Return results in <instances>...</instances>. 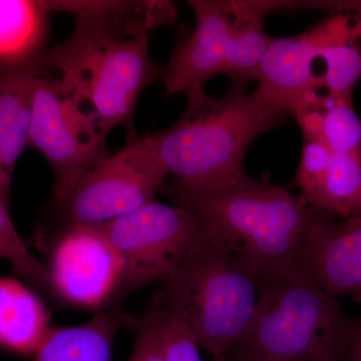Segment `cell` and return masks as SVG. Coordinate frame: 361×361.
Here are the masks:
<instances>
[{
    "label": "cell",
    "mask_w": 361,
    "mask_h": 361,
    "mask_svg": "<svg viewBox=\"0 0 361 361\" xmlns=\"http://www.w3.org/2000/svg\"><path fill=\"white\" fill-rule=\"evenodd\" d=\"M54 11L73 14L70 37L47 51V68L90 111L106 135L123 127L135 133L137 99L161 78L149 51L148 30L176 18L169 1H54Z\"/></svg>",
    "instance_id": "obj_1"
},
{
    "label": "cell",
    "mask_w": 361,
    "mask_h": 361,
    "mask_svg": "<svg viewBox=\"0 0 361 361\" xmlns=\"http://www.w3.org/2000/svg\"><path fill=\"white\" fill-rule=\"evenodd\" d=\"M226 96L215 99L205 90L187 94L180 118L169 129L152 135L169 174L171 197L210 193L248 177L246 152L256 139L283 123L284 115L247 94L235 82Z\"/></svg>",
    "instance_id": "obj_2"
},
{
    "label": "cell",
    "mask_w": 361,
    "mask_h": 361,
    "mask_svg": "<svg viewBox=\"0 0 361 361\" xmlns=\"http://www.w3.org/2000/svg\"><path fill=\"white\" fill-rule=\"evenodd\" d=\"M172 198L194 209L261 279L295 267L311 226L331 216L301 195L249 176L218 191Z\"/></svg>",
    "instance_id": "obj_3"
},
{
    "label": "cell",
    "mask_w": 361,
    "mask_h": 361,
    "mask_svg": "<svg viewBox=\"0 0 361 361\" xmlns=\"http://www.w3.org/2000/svg\"><path fill=\"white\" fill-rule=\"evenodd\" d=\"M353 317L292 268L261 279L255 312L229 361H345Z\"/></svg>",
    "instance_id": "obj_4"
},
{
    "label": "cell",
    "mask_w": 361,
    "mask_h": 361,
    "mask_svg": "<svg viewBox=\"0 0 361 361\" xmlns=\"http://www.w3.org/2000/svg\"><path fill=\"white\" fill-rule=\"evenodd\" d=\"M261 278L205 225L182 262L158 289L213 357L242 338L255 312Z\"/></svg>",
    "instance_id": "obj_5"
},
{
    "label": "cell",
    "mask_w": 361,
    "mask_h": 361,
    "mask_svg": "<svg viewBox=\"0 0 361 361\" xmlns=\"http://www.w3.org/2000/svg\"><path fill=\"white\" fill-rule=\"evenodd\" d=\"M196 27L176 45L161 80L168 94H189L203 90L215 75L234 82L255 80L274 37L266 35L265 18L280 1L190 0Z\"/></svg>",
    "instance_id": "obj_6"
},
{
    "label": "cell",
    "mask_w": 361,
    "mask_h": 361,
    "mask_svg": "<svg viewBox=\"0 0 361 361\" xmlns=\"http://www.w3.org/2000/svg\"><path fill=\"white\" fill-rule=\"evenodd\" d=\"M104 134L92 111H85L47 71L35 78L32 90L30 146L54 171L52 193L63 205L75 185L109 154Z\"/></svg>",
    "instance_id": "obj_7"
},
{
    "label": "cell",
    "mask_w": 361,
    "mask_h": 361,
    "mask_svg": "<svg viewBox=\"0 0 361 361\" xmlns=\"http://www.w3.org/2000/svg\"><path fill=\"white\" fill-rule=\"evenodd\" d=\"M99 227L125 266L122 299L165 281L200 236L205 223L190 207L155 200Z\"/></svg>",
    "instance_id": "obj_8"
},
{
    "label": "cell",
    "mask_w": 361,
    "mask_h": 361,
    "mask_svg": "<svg viewBox=\"0 0 361 361\" xmlns=\"http://www.w3.org/2000/svg\"><path fill=\"white\" fill-rule=\"evenodd\" d=\"M169 176L152 135L133 133L80 180L61 206L70 224L104 225L155 201Z\"/></svg>",
    "instance_id": "obj_9"
},
{
    "label": "cell",
    "mask_w": 361,
    "mask_h": 361,
    "mask_svg": "<svg viewBox=\"0 0 361 361\" xmlns=\"http://www.w3.org/2000/svg\"><path fill=\"white\" fill-rule=\"evenodd\" d=\"M47 267L52 294L63 302L102 311L120 300L125 266L99 226L70 224Z\"/></svg>",
    "instance_id": "obj_10"
},
{
    "label": "cell",
    "mask_w": 361,
    "mask_h": 361,
    "mask_svg": "<svg viewBox=\"0 0 361 361\" xmlns=\"http://www.w3.org/2000/svg\"><path fill=\"white\" fill-rule=\"evenodd\" d=\"M295 267L332 296L361 304V217L318 220L306 235Z\"/></svg>",
    "instance_id": "obj_11"
},
{
    "label": "cell",
    "mask_w": 361,
    "mask_h": 361,
    "mask_svg": "<svg viewBox=\"0 0 361 361\" xmlns=\"http://www.w3.org/2000/svg\"><path fill=\"white\" fill-rule=\"evenodd\" d=\"M47 70L44 59L0 75V198L6 203L14 170L30 146L33 84Z\"/></svg>",
    "instance_id": "obj_12"
},
{
    "label": "cell",
    "mask_w": 361,
    "mask_h": 361,
    "mask_svg": "<svg viewBox=\"0 0 361 361\" xmlns=\"http://www.w3.org/2000/svg\"><path fill=\"white\" fill-rule=\"evenodd\" d=\"M51 1L0 0V75L44 61Z\"/></svg>",
    "instance_id": "obj_13"
},
{
    "label": "cell",
    "mask_w": 361,
    "mask_h": 361,
    "mask_svg": "<svg viewBox=\"0 0 361 361\" xmlns=\"http://www.w3.org/2000/svg\"><path fill=\"white\" fill-rule=\"evenodd\" d=\"M303 137L324 142L334 153H349L361 148V118L355 110L353 96H334L313 87L294 111Z\"/></svg>",
    "instance_id": "obj_14"
},
{
    "label": "cell",
    "mask_w": 361,
    "mask_h": 361,
    "mask_svg": "<svg viewBox=\"0 0 361 361\" xmlns=\"http://www.w3.org/2000/svg\"><path fill=\"white\" fill-rule=\"evenodd\" d=\"M127 319L118 310H102L82 324L52 327L32 361H115L116 336Z\"/></svg>",
    "instance_id": "obj_15"
},
{
    "label": "cell",
    "mask_w": 361,
    "mask_h": 361,
    "mask_svg": "<svg viewBox=\"0 0 361 361\" xmlns=\"http://www.w3.org/2000/svg\"><path fill=\"white\" fill-rule=\"evenodd\" d=\"M51 329L42 299L20 280L0 277V348L33 356Z\"/></svg>",
    "instance_id": "obj_16"
},
{
    "label": "cell",
    "mask_w": 361,
    "mask_h": 361,
    "mask_svg": "<svg viewBox=\"0 0 361 361\" xmlns=\"http://www.w3.org/2000/svg\"><path fill=\"white\" fill-rule=\"evenodd\" d=\"M310 204L334 218L361 217V148L334 154Z\"/></svg>",
    "instance_id": "obj_17"
},
{
    "label": "cell",
    "mask_w": 361,
    "mask_h": 361,
    "mask_svg": "<svg viewBox=\"0 0 361 361\" xmlns=\"http://www.w3.org/2000/svg\"><path fill=\"white\" fill-rule=\"evenodd\" d=\"M0 259L11 263L16 274L52 294L49 267L39 262L16 229L7 203L0 198Z\"/></svg>",
    "instance_id": "obj_18"
},
{
    "label": "cell",
    "mask_w": 361,
    "mask_h": 361,
    "mask_svg": "<svg viewBox=\"0 0 361 361\" xmlns=\"http://www.w3.org/2000/svg\"><path fill=\"white\" fill-rule=\"evenodd\" d=\"M159 301V332L165 361H203L199 344L191 330L179 316L166 307L160 294Z\"/></svg>",
    "instance_id": "obj_19"
},
{
    "label": "cell",
    "mask_w": 361,
    "mask_h": 361,
    "mask_svg": "<svg viewBox=\"0 0 361 361\" xmlns=\"http://www.w3.org/2000/svg\"><path fill=\"white\" fill-rule=\"evenodd\" d=\"M303 140L302 155L296 173V184L300 189L301 196L310 204L324 179L334 153L319 140L312 137H303Z\"/></svg>",
    "instance_id": "obj_20"
},
{
    "label": "cell",
    "mask_w": 361,
    "mask_h": 361,
    "mask_svg": "<svg viewBox=\"0 0 361 361\" xmlns=\"http://www.w3.org/2000/svg\"><path fill=\"white\" fill-rule=\"evenodd\" d=\"M127 361H165L159 332V301L156 294L137 324L134 346Z\"/></svg>",
    "instance_id": "obj_21"
},
{
    "label": "cell",
    "mask_w": 361,
    "mask_h": 361,
    "mask_svg": "<svg viewBox=\"0 0 361 361\" xmlns=\"http://www.w3.org/2000/svg\"><path fill=\"white\" fill-rule=\"evenodd\" d=\"M345 361H361V316L353 318Z\"/></svg>",
    "instance_id": "obj_22"
},
{
    "label": "cell",
    "mask_w": 361,
    "mask_h": 361,
    "mask_svg": "<svg viewBox=\"0 0 361 361\" xmlns=\"http://www.w3.org/2000/svg\"><path fill=\"white\" fill-rule=\"evenodd\" d=\"M212 361H229L226 358V356H218V357H214Z\"/></svg>",
    "instance_id": "obj_23"
}]
</instances>
